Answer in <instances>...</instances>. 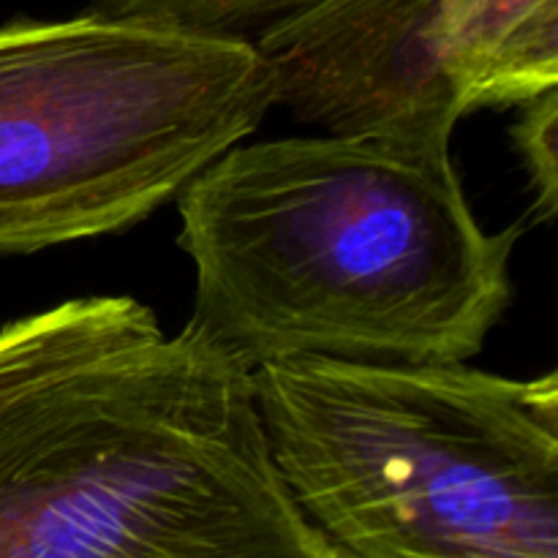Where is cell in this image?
<instances>
[{
    "label": "cell",
    "mask_w": 558,
    "mask_h": 558,
    "mask_svg": "<svg viewBox=\"0 0 558 558\" xmlns=\"http://www.w3.org/2000/svg\"><path fill=\"white\" fill-rule=\"evenodd\" d=\"M272 461L332 558H558V376L287 357L254 368Z\"/></svg>",
    "instance_id": "obj_3"
},
{
    "label": "cell",
    "mask_w": 558,
    "mask_h": 558,
    "mask_svg": "<svg viewBox=\"0 0 558 558\" xmlns=\"http://www.w3.org/2000/svg\"><path fill=\"white\" fill-rule=\"evenodd\" d=\"M276 107L254 41L90 9L0 27V254L129 232Z\"/></svg>",
    "instance_id": "obj_4"
},
{
    "label": "cell",
    "mask_w": 558,
    "mask_h": 558,
    "mask_svg": "<svg viewBox=\"0 0 558 558\" xmlns=\"http://www.w3.org/2000/svg\"><path fill=\"white\" fill-rule=\"evenodd\" d=\"M0 558H332L289 496L254 371L185 325L0 420Z\"/></svg>",
    "instance_id": "obj_2"
},
{
    "label": "cell",
    "mask_w": 558,
    "mask_h": 558,
    "mask_svg": "<svg viewBox=\"0 0 558 558\" xmlns=\"http://www.w3.org/2000/svg\"><path fill=\"white\" fill-rule=\"evenodd\" d=\"M185 325L251 371L287 357L469 363L512 305L526 223H480L452 147L248 140L178 199Z\"/></svg>",
    "instance_id": "obj_1"
},
{
    "label": "cell",
    "mask_w": 558,
    "mask_h": 558,
    "mask_svg": "<svg viewBox=\"0 0 558 558\" xmlns=\"http://www.w3.org/2000/svg\"><path fill=\"white\" fill-rule=\"evenodd\" d=\"M254 47L300 123L452 147L466 114L558 87V0H287Z\"/></svg>",
    "instance_id": "obj_5"
},
{
    "label": "cell",
    "mask_w": 558,
    "mask_h": 558,
    "mask_svg": "<svg viewBox=\"0 0 558 558\" xmlns=\"http://www.w3.org/2000/svg\"><path fill=\"white\" fill-rule=\"evenodd\" d=\"M287 0H90V9L112 16L156 22L202 33H229L267 22Z\"/></svg>",
    "instance_id": "obj_7"
},
{
    "label": "cell",
    "mask_w": 558,
    "mask_h": 558,
    "mask_svg": "<svg viewBox=\"0 0 558 558\" xmlns=\"http://www.w3.org/2000/svg\"><path fill=\"white\" fill-rule=\"evenodd\" d=\"M556 134H558V87L539 93L521 107V120L512 129L518 153L523 158L532 189L537 194L534 213L543 218L556 216L558 205V169H556Z\"/></svg>",
    "instance_id": "obj_8"
},
{
    "label": "cell",
    "mask_w": 558,
    "mask_h": 558,
    "mask_svg": "<svg viewBox=\"0 0 558 558\" xmlns=\"http://www.w3.org/2000/svg\"><path fill=\"white\" fill-rule=\"evenodd\" d=\"M156 336L150 305L125 294L71 298L11 322L0 330V420L60 376Z\"/></svg>",
    "instance_id": "obj_6"
}]
</instances>
